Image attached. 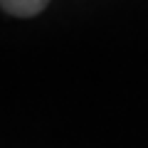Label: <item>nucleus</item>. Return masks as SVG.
Returning a JSON list of instances; mask_svg holds the SVG:
<instances>
[{
  "label": "nucleus",
  "mask_w": 148,
  "mask_h": 148,
  "mask_svg": "<svg viewBox=\"0 0 148 148\" xmlns=\"http://www.w3.org/2000/svg\"><path fill=\"white\" fill-rule=\"evenodd\" d=\"M49 5V0H0V8L12 17H35Z\"/></svg>",
  "instance_id": "obj_1"
}]
</instances>
